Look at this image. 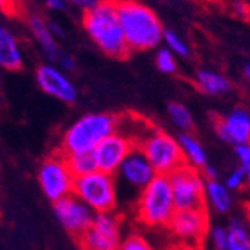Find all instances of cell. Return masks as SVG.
I'll return each instance as SVG.
<instances>
[{"label":"cell","mask_w":250,"mask_h":250,"mask_svg":"<svg viewBox=\"0 0 250 250\" xmlns=\"http://www.w3.org/2000/svg\"><path fill=\"white\" fill-rule=\"evenodd\" d=\"M116 11L131 52L150 51L161 43L166 28L150 8L137 0H116Z\"/></svg>","instance_id":"1"},{"label":"cell","mask_w":250,"mask_h":250,"mask_svg":"<svg viewBox=\"0 0 250 250\" xmlns=\"http://www.w3.org/2000/svg\"><path fill=\"white\" fill-rule=\"evenodd\" d=\"M82 25L103 54L116 60H125L131 54L118 18L116 0H100L83 11Z\"/></svg>","instance_id":"2"},{"label":"cell","mask_w":250,"mask_h":250,"mask_svg":"<svg viewBox=\"0 0 250 250\" xmlns=\"http://www.w3.org/2000/svg\"><path fill=\"white\" fill-rule=\"evenodd\" d=\"M119 116L109 112L86 113L75 121L62 134L58 152L61 155L94 152L106 137L116 133Z\"/></svg>","instance_id":"3"},{"label":"cell","mask_w":250,"mask_h":250,"mask_svg":"<svg viewBox=\"0 0 250 250\" xmlns=\"http://www.w3.org/2000/svg\"><path fill=\"white\" fill-rule=\"evenodd\" d=\"M176 211L168 176L156 174L137 197L136 216L146 227H167Z\"/></svg>","instance_id":"4"},{"label":"cell","mask_w":250,"mask_h":250,"mask_svg":"<svg viewBox=\"0 0 250 250\" xmlns=\"http://www.w3.org/2000/svg\"><path fill=\"white\" fill-rule=\"evenodd\" d=\"M73 195L83 201L94 213H110L118 206L115 176L96 170L89 174L75 177Z\"/></svg>","instance_id":"5"},{"label":"cell","mask_w":250,"mask_h":250,"mask_svg":"<svg viewBox=\"0 0 250 250\" xmlns=\"http://www.w3.org/2000/svg\"><path fill=\"white\" fill-rule=\"evenodd\" d=\"M136 147L145 153L156 174L168 176L186 163L179 142L156 127H153Z\"/></svg>","instance_id":"6"},{"label":"cell","mask_w":250,"mask_h":250,"mask_svg":"<svg viewBox=\"0 0 250 250\" xmlns=\"http://www.w3.org/2000/svg\"><path fill=\"white\" fill-rule=\"evenodd\" d=\"M176 210L206 206V180L197 167L185 163L168 174Z\"/></svg>","instance_id":"7"},{"label":"cell","mask_w":250,"mask_h":250,"mask_svg":"<svg viewBox=\"0 0 250 250\" xmlns=\"http://www.w3.org/2000/svg\"><path fill=\"white\" fill-rule=\"evenodd\" d=\"M38 183L43 195L55 203L73 194L75 176L72 174L64 155L60 152L48 156L38 170Z\"/></svg>","instance_id":"8"},{"label":"cell","mask_w":250,"mask_h":250,"mask_svg":"<svg viewBox=\"0 0 250 250\" xmlns=\"http://www.w3.org/2000/svg\"><path fill=\"white\" fill-rule=\"evenodd\" d=\"M208 227L210 216L206 206L176 210L167 225L170 232L177 237L180 243H185L197 250H201Z\"/></svg>","instance_id":"9"},{"label":"cell","mask_w":250,"mask_h":250,"mask_svg":"<svg viewBox=\"0 0 250 250\" xmlns=\"http://www.w3.org/2000/svg\"><path fill=\"white\" fill-rule=\"evenodd\" d=\"M76 240L81 250H119L122 243L119 216L115 211L96 213L89 228Z\"/></svg>","instance_id":"10"},{"label":"cell","mask_w":250,"mask_h":250,"mask_svg":"<svg viewBox=\"0 0 250 250\" xmlns=\"http://www.w3.org/2000/svg\"><path fill=\"white\" fill-rule=\"evenodd\" d=\"M52 204L57 221L75 238L82 235L92 224L94 217H96V213L73 194Z\"/></svg>","instance_id":"11"},{"label":"cell","mask_w":250,"mask_h":250,"mask_svg":"<svg viewBox=\"0 0 250 250\" xmlns=\"http://www.w3.org/2000/svg\"><path fill=\"white\" fill-rule=\"evenodd\" d=\"M35 79L45 94L61 103L72 104L78 99L76 85L60 67L51 64V62L41 64L36 69Z\"/></svg>","instance_id":"12"},{"label":"cell","mask_w":250,"mask_h":250,"mask_svg":"<svg viewBox=\"0 0 250 250\" xmlns=\"http://www.w3.org/2000/svg\"><path fill=\"white\" fill-rule=\"evenodd\" d=\"M113 176L116 185H127L140 194L143 188L156 176V171L145 156V153L139 147H134L127 155V158L122 161Z\"/></svg>","instance_id":"13"},{"label":"cell","mask_w":250,"mask_h":250,"mask_svg":"<svg viewBox=\"0 0 250 250\" xmlns=\"http://www.w3.org/2000/svg\"><path fill=\"white\" fill-rule=\"evenodd\" d=\"M134 143L122 133L116 131L106 137L96 149H94V158L97 163V168L100 171L115 174L122 164V161L127 158V155L134 149Z\"/></svg>","instance_id":"14"},{"label":"cell","mask_w":250,"mask_h":250,"mask_svg":"<svg viewBox=\"0 0 250 250\" xmlns=\"http://www.w3.org/2000/svg\"><path fill=\"white\" fill-rule=\"evenodd\" d=\"M214 131L232 145L250 143V115L244 109H235L224 118L214 119Z\"/></svg>","instance_id":"15"},{"label":"cell","mask_w":250,"mask_h":250,"mask_svg":"<svg viewBox=\"0 0 250 250\" xmlns=\"http://www.w3.org/2000/svg\"><path fill=\"white\" fill-rule=\"evenodd\" d=\"M27 24H28L31 35H33V38L41 45V48H42L43 54L46 55V58L51 62L58 61V58L61 57V52H60V48L57 45V41H55L54 35L51 33V30H49L48 21L43 17L33 14V15L28 17Z\"/></svg>","instance_id":"16"},{"label":"cell","mask_w":250,"mask_h":250,"mask_svg":"<svg viewBox=\"0 0 250 250\" xmlns=\"http://www.w3.org/2000/svg\"><path fill=\"white\" fill-rule=\"evenodd\" d=\"M22 67V54L17 38L0 24V69L17 72Z\"/></svg>","instance_id":"17"},{"label":"cell","mask_w":250,"mask_h":250,"mask_svg":"<svg viewBox=\"0 0 250 250\" xmlns=\"http://www.w3.org/2000/svg\"><path fill=\"white\" fill-rule=\"evenodd\" d=\"M194 83L201 92L208 94V96H219V94L231 91V82L228 78L217 72L206 69L197 72Z\"/></svg>","instance_id":"18"},{"label":"cell","mask_w":250,"mask_h":250,"mask_svg":"<svg viewBox=\"0 0 250 250\" xmlns=\"http://www.w3.org/2000/svg\"><path fill=\"white\" fill-rule=\"evenodd\" d=\"M179 145L182 147V152L185 155V160L188 164H191L201 170L207 166V156L201 146V143L191 134V133H183L179 137Z\"/></svg>","instance_id":"19"},{"label":"cell","mask_w":250,"mask_h":250,"mask_svg":"<svg viewBox=\"0 0 250 250\" xmlns=\"http://www.w3.org/2000/svg\"><path fill=\"white\" fill-rule=\"evenodd\" d=\"M206 197L219 213H227L231 208V195L225 185L217 180H206Z\"/></svg>","instance_id":"20"},{"label":"cell","mask_w":250,"mask_h":250,"mask_svg":"<svg viewBox=\"0 0 250 250\" xmlns=\"http://www.w3.org/2000/svg\"><path fill=\"white\" fill-rule=\"evenodd\" d=\"M64 158H66V163L75 177H81V176H85V174H89L92 171L99 170L92 152L64 155Z\"/></svg>","instance_id":"21"},{"label":"cell","mask_w":250,"mask_h":250,"mask_svg":"<svg viewBox=\"0 0 250 250\" xmlns=\"http://www.w3.org/2000/svg\"><path fill=\"white\" fill-rule=\"evenodd\" d=\"M168 116L171 122L176 125L177 128L183 130L185 133H191L194 130V118L191 112L188 110L183 104L180 103H170L167 106Z\"/></svg>","instance_id":"22"},{"label":"cell","mask_w":250,"mask_h":250,"mask_svg":"<svg viewBox=\"0 0 250 250\" xmlns=\"http://www.w3.org/2000/svg\"><path fill=\"white\" fill-rule=\"evenodd\" d=\"M227 250H250V237L238 221H234L228 228Z\"/></svg>","instance_id":"23"},{"label":"cell","mask_w":250,"mask_h":250,"mask_svg":"<svg viewBox=\"0 0 250 250\" xmlns=\"http://www.w3.org/2000/svg\"><path fill=\"white\" fill-rule=\"evenodd\" d=\"M163 41L166 43V48L170 49L174 55L179 57H188L189 55V46L186 45V42L173 30H164Z\"/></svg>","instance_id":"24"},{"label":"cell","mask_w":250,"mask_h":250,"mask_svg":"<svg viewBox=\"0 0 250 250\" xmlns=\"http://www.w3.org/2000/svg\"><path fill=\"white\" fill-rule=\"evenodd\" d=\"M155 62H156V67L161 73L166 75H174L177 70V62H176V55L167 49V48H161L156 52L155 57Z\"/></svg>","instance_id":"25"},{"label":"cell","mask_w":250,"mask_h":250,"mask_svg":"<svg viewBox=\"0 0 250 250\" xmlns=\"http://www.w3.org/2000/svg\"><path fill=\"white\" fill-rule=\"evenodd\" d=\"M119 250H155L145 237L139 235V234H131L127 238H124Z\"/></svg>","instance_id":"26"},{"label":"cell","mask_w":250,"mask_h":250,"mask_svg":"<svg viewBox=\"0 0 250 250\" xmlns=\"http://www.w3.org/2000/svg\"><path fill=\"white\" fill-rule=\"evenodd\" d=\"M244 182H246V168L240 167L227 177L225 186L228 188V191H235V189H240L244 185Z\"/></svg>","instance_id":"27"},{"label":"cell","mask_w":250,"mask_h":250,"mask_svg":"<svg viewBox=\"0 0 250 250\" xmlns=\"http://www.w3.org/2000/svg\"><path fill=\"white\" fill-rule=\"evenodd\" d=\"M211 240L216 250H227L228 246V229L222 227H216L211 231Z\"/></svg>","instance_id":"28"},{"label":"cell","mask_w":250,"mask_h":250,"mask_svg":"<svg viewBox=\"0 0 250 250\" xmlns=\"http://www.w3.org/2000/svg\"><path fill=\"white\" fill-rule=\"evenodd\" d=\"M229 9L240 20H249L250 18V6L244 2V0H232L231 5H229Z\"/></svg>","instance_id":"29"},{"label":"cell","mask_w":250,"mask_h":250,"mask_svg":"<svg viewBox=\"0 0 250 250\" xmlns=\"http://www.w3.org/2000/svg\"><path fill=\"white\" fill-rule=\"evenodd\" d=\"M235 155L241 164V167L250 166V143L235 145Z\"/></svg>","instance_id":"30"},{"label":"cell","mask_w":250,"mask_h":250,"mask_svg":"<svg viewBox=\"0 0 250 250\" xmlns=\"http://www.w3.org/2000/svg\"><path fill=\"white\" fill-rule=\"evenodd\" d=\"M21 0H0V14L17 15L20 12Z\"/></svg>","instance_id":"31"},{"label":"cell","mask_w":250,"mask_h":250,"mask_svg":"<svg viewBox=\"0 0 250 250\" xmlns=\"http://www.w3.org/2000/svg\"><path fill=\"white\" fill-rule=\"evenodd\" d=\"M58 64H60V69L62 72H75L76 70V61L70 57V55H66V54H61V57L58 58Z\"/></svg>","instance_id":"32"},{"label":"cell","mask_w":250,"mask_h":250,"mask_svg":"<svg viewBox=\"0 0 250 250\" xmlns=\"http://www.w3.org/2000/svg\"><path fill=\"white\" fill-rule=\"evenodd\" d=\"M45 3H46L48 9L55 11V12L64 11L66 6H67V2H66V0H45Z\"/></svg>","instance_id":"33"},{"label":"cell","mask_w":250,"mask_h":250,"mask_svg":"<svg viewBox=\"0 0 250 250\" xmlns=\"http://www.w3.org/2000/svg\"><path fill=\"white\" fill-rule=\"evenodd\" d=\"M66 2L76 6V8H79V9L86 11V9H89V8H92L94 5H96L97 0H66Z\"/></svg>","instance_id":"34"},{"label":"cell","mask_w":250,"mask_h":250,"mask_svg":"<svg viewBox=\"0 0 250 250\" xmlns=\"http://www.w3.org/2000/svg\"><path fill=\"white\" fill-rule=\"evenodd\" d=\"M48 25H49V30H51V33L54 35V38H60V39H64L66 36V31L62 30V27L55 22V21H48Z\"/></svg>","instance_id":"35"},{"label":"cell","mask_w":250,"mask_h":250,"mask_svg":"<svg viewBox=\"0 0 250 250\" xmlns=\"http://www.w3.org/2000/svg\"><path fill=\"white\" fill-rule=\"evenodd\" d=\"M201 173H203L204 179H207V180H216L217 179V171L214 170V167H211L208 164L201 168Z\"/></svg>","instance_id":"36"},{"label":"cell","mask_w":250,"mask_h":250,"mask_svg":"<svg viewBox=\"0 0 250 250\" xmlns=\"http://www.w3.org/2000/svg\"><path fill=\"white\" fill-rule=\"evenodd\" d=\"M163 250H197V249H194L191 246H188V244L179 241V243H174V244H170V246L164 247Z\"/></svg>","instance_id":"37"},{"label":"cell","mask_w":250,"mask_h":250,"mask_svg":"<svg viewBox=\"0 0 250 250\" xmlns=\"http://www.w3.org/2000/svg\"><path fill=\"white\" fill-rule=\"evenodd\" d=\"M244 168H246V183L250 186V166H247Z\"/></svg>","instance_id":"38"},{"label":"cell","mask_w":250,"mask_h":250,"mask_svg":"<svg viewBox=\"0 0 250 250\" xmlns=\"http://www.w3.org/2000/svg\"><path fill=\"white\" fill-rule=\"evenodd\" d=\"M244 76L250 81V64H247V66L244 67Z\"/></svg>","instance_id":"39"},{"label":"cell","mask_w":250,"mask_h":250,"mask_svg":"<svg viewBox=\"0 0 250 250\" xmlns=\"http://www.w3.org/2000/svg\"><path fill=\"white\" fill-rule=\"evenodd\" d=\"M0 168H2V164H0Z\"/></svg>","instance_id":"40"}]
</instances>
